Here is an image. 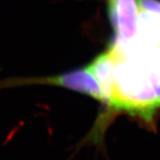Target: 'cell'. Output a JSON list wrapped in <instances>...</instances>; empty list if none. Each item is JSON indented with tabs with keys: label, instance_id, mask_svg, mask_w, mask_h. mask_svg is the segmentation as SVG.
I'll return each instance as SVG.
<instances>
[{
	"label": "cell",
	"instance_id": "obj_1",
	"mask_svg": "<svg viewBox=\"0 0 160 160\" xmlns=\"http://www.w3.org/2000/svg\"><path fill=\"white\" fill-rule=\"evenodd\" d=\"M109 50L113 59V85L105 105L107 111L97 120L93 137L100 139L107 123L118 112H126L147 125L160 109V45L142 38Z\"/></svg>",
	"mask_w": 160,
	"mask_h": 160
},
{
	"label": "cell",
	"instance_id": "obj_2",
	"mask_svg": "<svg viewBox=\"0 0 160 160\" xmlns=\"http://www.w3.org/2000/svg\"><path fill=\"white\" fill-rule=\"evenodd\" d=\"M34 86H48L62 87L77 92L98 102H104L102 90L96 77L88 66L71 69L60 74L49 76L13 77L0 80V90Z\"/></svg>",
	"mask_w": 160,
	"mask_h": 160
},
{
	"label": "cell",
	"instance_id": "obj_4",
	"mask_svg": "<svg viewBox=\"0 0 160 160\" xmlns=\"http://www.w3.org/2000/svg\"><path fill=\"white\" fill-rule=\"evenodd\" d=\"M138 36L160 45V0H139Z\"/></svg>",
	"mask_w": 160,
	"mask_h": 160
},
{
	"label": "cell",
	"instance_id": "obj_3",
	"mask_svg": "<svg viewBox=\"0 0 160 160\" xmlns=\"http://www.w3.org/2000/svg\"><path fill=\"white\" fill-rule=\"evenodd\" d=\"M107 12L114 31L113 45H126L137 37L139 0H107Z\"/></svg>",
	"mask_w": 160,
	"mask_h": 160
}]
</instances>
